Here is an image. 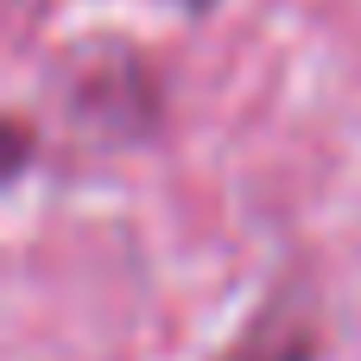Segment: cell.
Masks as SVG:
<instances>
[{
	"instance_id": "obj_1",
	"label": "cell",
	"mask_w": 361,
	"mask_h": 361,
	"mask_svg": "<svg viewBox=\"0 0 361 361\" xmlns=\"http://www.w3.org/2000/svg\"><path fill=\"white\" fill-rule=\"evenodd\" d=\"M222 361H311V330L305 324H254Z\"/></svg>"
},
{
	"instance_id": "obj_2",
	"label": "cell",
	"mask_w": 361,
	"mask_h": 361,
	"mask_svg": "<svg viewBox=\"0 0 361 361\" xmlns=\"http://www.w3.org/2000/svg\"><path fill=\"white\" fill-rule=\"evenodd\" d=\"M184 6H209V0H184Z\"/></svg>"
}]
</instances>
